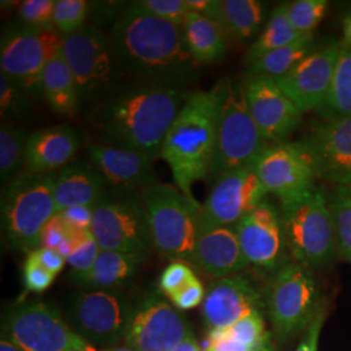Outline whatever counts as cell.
Listing matches in <instances>:
<instances>
[{
    "instance_id": "cell-35",
    "label": "cell",
    "mask_w": 351,
    "mask_h": 351,
    "mask_svg": "<svg viewBox=\"0 0 351 351\" xmlns=\"http://www.w3.org/2000/svg\"><path fill=\"white\" fill-rule=\"evenodd\" d=\"M329 3L326 0H297L287 3V14L291 26L300 34H314L326 17Z\"/></svg>"
},
{
    "instance_id": "cell-39",
    "label": "cell",
    "mask_w": 351,
    "mask_h": 351,
    "mask_svg": "<svg viewBox=\"0 0 351 351\" xmlns=\"http://www.w3.org/2000/svg\"><path fill=\"white\" fill-rule=\"evenodd\" d=\"M133 4L145 12L178 26L184 25L189 13L185 0H137Z\"/></svg>"
},
{
    "instance_id": "cell-20",
    "label": "cell",
    "mask_w": 351,
    "mask_h": 351,
    "mask_svg": "<svg viewBox=\"0 0 351 351\" xmlns=\"http://www.w3.org/2000/svg\"><path fill=\"white\" fill-rule=\"evenodd\" d=\"M342 43L333 40L319 47L289 73L276 78L277 84L302 112L316 111L329 93Z\"/></svg>"
},
{
    "instance_id": "cell-19",
    "label": "cell",
    "mask_w": 351,
    "mask_h": 351,
    "mask_svg": "<svg viewBox=\"0 0 351 351\" xmlns=\"http://www.w3.org/2000/svg\"><path fill=\"white\" fill-rule=\"evenodd\" d=\"M300 142L317 178L335 186L351 185V116L323 120Z\"/></svg>"
},
{
    "instance_id": "cell-7",
    "label": "cell",
    "mask_w": 351,
    "mask_h": 351,
    "mask_svg": "<svg viewBox=\"0 0 351 351\" xmlns=\"http://www.w3.org/2000/svg\"><path fill=\"white\" fill-rule=\"evenodd\" d=\"M62 51L75 77L82 108H95L124 84L125 73L112 39L101 27L85 25L64 36Z\"/></svg>"
},
{
    "instance_id": "cell-52",
    "label": "cell",
    "mask_w": 351,
    "mask_h": 351,
    "mask_svg": "<svg viewBox=\"0 0 351 351\" xmlns=\"http://www.w3.org/2000/svg\"><path fill=\"white\" fill-rule=\"evenodd\" d=\"M69 351H98L97 350V348L94 346V345H91V343H88V341H85V339H82V337H80L78 335H77V337H75V342H73V345H72V348L69 349Z\"/></svg>"
},
{
    "instance_id": "cell-41",
    "label": "cell",
    "mask_w": 351,
    "mask_h": 351,
    "mask_svg": "<svg viewBox=\"0 0 351 351\" xmlns=\"http://www.w3.org/2000/svg\"><path fill=\"white\" fill-rule=\"evenodd\" d=\"M53 0H26L19 5V23L33 27H51L53 19Z\"/></svg>"
},
{
    "instance_id": "cell-53",
    "label": "cell",
    "mask_w": 351,
    "mask_h": 351,
    "mask_svg": "<svg viewBox=\"0 0 351 351\" xmlns=\"http://www.w3.org/2000/svg\"><path fill=\"white\" fill-rule=\"evenodd\" d=\"M0 351H21L14 343H13L12 341H10V339H7V337H1V341H0Z\"/></svg>"
},
{
    "instance_id": "cell-47",
    "label": "cell",
    "mask_w": 351,
    "mask_h": 351,
    "mask_svg": "<svg viewBox=\"0 0 351 351\" xmlns=\"http://www.w3.org/2000/svg\"><path fill=\"white\" fill-rule=\"evenodd\" d=\"M249 346L224 336V330H210L202 351H250Z\"/></svg>"
},
{
    "instance_id": "cell-42",
    "label": "cell",
    "mask_w": 351,
    "mask_h": 351,
    "mask_svg": "<svg viewBox=\"0 0 351 351\" xmlns=\"http://www.w3.org/2000/svg\"><path fill=\"white\" fill-rule=\"evenodd\" d=\"M194 278H197V276L186 262L175 261L169 265H167L162 272L159 280V288L165 295L171 298L177 291L185 288Z\"/></svg>"
},
{
    "instance_id": "cell-17",
    "label": "cell",
    "mask_w": 351,
    "mask_h": 351,
    "mask_svg": "<svg viewBox=\"0 0 351 351\" xmlns=\"http://www.w3.org/2000/svg\"><path fill=\"white\" fill-rule=\"evenodd\" d=\"M243 86L249 111L264 141L269 146L287 142L301 124V110L272 77L247 73Z\"/></svg>"
},
{
    "instance_id": "cell-46",
    "label": "cell",
    "mask_w": 351,
    "mask_h": 351,
    "mask_svg": "<svg viewBox=\"0 0 351 351\" xmlns=\"http://www.w3.org/2000/svg\"><path fill=\"white\" fill-rule=\"evenodd\" d=\"M95 206H77L59 213L68 226L78 230H91Z\"/></svg>"
},
{
    "instance_id": "cell-3",
    "label": "cell",
    "mask_w": 351,
    "mask_h": 351,
    "mask_svg": "<svg viewBox=\"0 0 351 351\" xmlns=\"http://www.w3.org/2000/svg\"><path fill=\"white\" fill-rule=\"evenodd\" d=\"M219 111V86L191 91L169 128L160 158L168 164L176 186L189 199L195 182L210 177L213 167ZM199 204V203H198Z\"/></svg>"
},
{
    "instance_id": "cell-48",
    "label": "cell",
    "mask_w": 351,
    "mask_h": 351,
    "mask_svg": "<svg viewBox=\"0 0 351 351\" xmlns=\"http://www.w3.org/2000/svg\"><path fill=\"white\" fill-rule=\"evenodd\" d=\"M326 308L323 307L320 313L315 317L314 322L310 324V326L306 329L304 337L302 339L300 346L295 351H317V343H319V337L320 332L326 320Z\"/></svg>"
},
{
    "instance_id": "cell-30",
    "label": "cell",
    "mask_w": 351,
    "mask_h": 351,
    "mask_svg": "<svg viewBox=\"0 0 351 351\" xmlns=\"http://www.w3.org/2000/svg\"><path fill=\"white\" fill-rule=\"evenodd\" d=\"M302 37L303 34H300L289 21L287 4H281L271 13L262 33L254 40L246 53L245 62L250 66L264 55L285 47Z\"/></svg>"
},
{
    "instance_id": "cell-13",
    "label": "cell",
    "mask_w": 351,
    "mask_h": 351,
    "mask_svg": "<svg viewBox=\"0 0 351 351\" xmlns=\"http://www.w3.org/2000/svg\"><path fill=\"white\" fill-rule=\"evenodd\" d=\"M130 313L125 298L113 290L82 291L71 307L77 335L99 346H113L125 337Z\"/></svg>"
},
{
    "instance_id": "cell-4",
    "label": "cell",
    "mask_w": 351,
    "mask_h": 351,
    "mask_svg": "<svg viewBox=\"0 0 351 351\" xmlns=\"http://www.w3.org/2000/svg\"><path fill=\"white\" fill-rule=\"evenodd\" d=\"M55 177L25 169L1 190V230L14 250L30 254L42 246V233L58 215Z\"/></svg>"
},
{
    "instance_id": "cell-50",
    "label": "cell",
    "mask_w": 351,
    "mask_h": 351,
    "mask_svg": "<svg viewBox=\"0 0 351 351\" xmlns=\"http://www.w3.org/2000/svg\"><path fill=\"white\" fill-rule=\"evenodd\" d=\"M172 351H202L201 346L198 343V341L195 339L194 333L190 332L188 335V337L185 339H182L175 349Z\"/></svg>"
},
{
    "instance_id": "cell-18",
    "label": "cell",
    "mask_w": 351,
    "mask_h": 351,
    "mask_svg": "<svg viewBox=\"0 0 351 351\" xmlns=\"http://www.w3.org/2000/svg\"><path fill=\"white\" fill-rule=\"evenodd\" d=\"M190 332L186 319L168 302L149 295L132 308L124 339L133 351H172Z\"/></svg>"
},
{
    "instance_id": "cell-29",
    "label": "cell",
    "mask_w": 351,
    "mask_h": 351,
    "mask_svg": "<svg viewBox=\"0 0 351 351\" xmlns=\"http://www.w3.org/2000/svg\"><path fill=\"white\" fill-rule=\"evenodd\" d=\"M264 12V4L258 0H220L219 24L226 37L246 42L261 30Z\"/></svg>"
},
{
    "instance_id": "cell-6",
    "label": "cell",
    "mask_w": 351,
    "mask_h": 351,
    "mask_svg": "<svg viewBox=\"0 0 351 351\" xmlns=\"http://www.w3.org/2000/svg\"><path fill=\"white\" fill-rule=\"evenodd\" d=\"M138 194L154 249L172 262H193L201 204L190 201L177 186L163 182L149 185Z\"/></svg>"
},
{
    "instance_id": "cell-2",
    "label": "cell",
    "mask_w": 351,
    "mask_h": 351,
    "mask_svg": "<svg viewBox=\"0 0 351 351\" xmlns=\"http://www.w3.org/2000/svg\"><path fill=\"white\" fill-rule=\"evenodd\" d=\"M191 91L124 82L93 108L103 145L160 158L164 139Z\"/></svg>"
},
{
    "instance_id": "cell-40",
    "label": "cell",
    "mask_w": 351,
    "mask_h": 351,
    "mask_svg": "<svg viewBox=\"0 0 351 351\" xmlns=\"http://www.w3.org/2000/svg\"><path fill=\"white\" fill-rule=\"evenodd\" d=\"M99 252L101 247L91 233L88 239L66 258V263L72 268L71 280L77 284L82 277L86 276L97 262Z\"/></svg>"
},
{
    "instance_id": "cell-44",
    "label": "cell",
    "mask_w": 351,
    "mask_h": 351,
    "mask_svg": "<svg viewBox=\"0 0 351 351\" xmlns=\"http://www.w3.org/2000/svg\"><path fill=\"white\" fill-rule=\"evenodd\" d=\"M206 290L203 288L199 278H194L191 282H189L185 288L177 291L175 295L171 297L176 307L180 310H191L198 307L204 301Z\"/></svg>"
},
{
    "instance_id": "cell-27",
    "label": "cell",
    "mask_w": 351,
    "mask_h": 351,
    "mask_svg": "<svg viewBox=\"0 0 351 351\" xmlns=\"http://www.w3.org/2000/svg\"><path fill=\"white\" fill-rule=\"evenodd\" d=\"M42 99L56 114L75 117L81 107V98L75 77L60 50L47 64L42 78Z\"/></svg>"
},
{
    "instance_id": "cell-10",
    "label": "cell",
    "mask_w": 351,
    "mask_h": 351,
    "mask_svg": "<svg viewBox=\"0 0 351 351\" xmlns=\"http://www.w3.org/2000/svg\"><path fill=\"white\" fill-rule=\"evenodd\" d=\"M271 323L282 341L306 330L326 307L313 269L290 262L276 272L267 298Z\"/></svg>"
},
{
    "instance_id": "cell-55",
    "label": "cell",
    "mask_w": 351,
    "mask_h": 351,
    "mask_svg": "<svg viewBox=\"0 0 351 351\" xmlns=\"http://www.w3.org/2000/svg\"><path fill=\"white\" fill-rule=\"evenodd\" d=\"M103 351H133L129 348H106Z\"/></svg>"
},
{
    "instance_id": "cell-9",
    "label": "cell",
    "mask_w": 351,
    "mask_h": 351,
    "mask_svg": "<svg viewBox=\"0 0 351 351\" xmlns=\"http://www.w3.org/2000/svg\"><path fill=\"white\" fill-rule=\"evenodd\" d=\"M63 38L53 26L33 27L19 21L4 26L0 38V72L12 78L32 99H42L45 69L62 50Z\"/></svg>"
},
{
    "instance_id": "cell-22",
    "label": "cell",
    "mask_w": 351,
    "mask_h": 351,
    "mask_svg": "<svg viewBox=\"0 0 351 351\" xmlns=\"http://www.w3.org/2000/svg\"><path fill=\"white\" fill-rule=\"evenodd\" d=\"M88 163L104 178L107 186L120 191H139L156 181V158L138 151L126 150L103 143L86 146Z\"/></svg>"
},
{
    "instance_id": "cell-37",
    "label": "cell",
    "mask_w": 351,
    "mask_h": 351,
    "mask_svg": "<svg viewBox=\"0 0 351 351\" xmlns=\"http://www.w3.org/2000/svg\"><path fill=\"white\" fill-rule=\"evenodd\" d=\"M32 97L12 78L0 72V116L1 123L23 116L30 107Z\"/></svg>"
},
{
    "instance_id": "cell-21",
    "label": "cell",
    "mask_w": 351,
    "mask_h": 351,
    "mask_svg": "<svg viewBox=\"0 0 351 351\" xmlns=\"http://www.w3.org/2000/svg\"><path fill=\"white\" fill-rule=\"evenodd\" d=\"M262 308V295L250 280L233 275L217 278L206 290L202 316L210 330H224Z\"/></svg>"
},
{
    "instance_id": "cell-5",
    "label": "cell",
    "mask_w": 351,
    "mask_h": 351,
    "mask_svg": "<svg viewBox=\"0 0 351 351\" xmlns=\"http://www.w3.org/2000/svg\"><path fill=\"white\" fill-rule=\"evenodd\" d=\"M219 111L216 147L210 178L256 163L269 146L251 116L243 80L224 78L217 82Z\"/></svg>"
},
{
    "instance_id": "cell-33",
    "label": "cell",
    "mask_w": 351,
    "mask_h": 351,
    "mask_svg": "<svg viewBox=\"0 0 351 351\" xmlns=\"http://www.w3.org/2000/svg\"><path fill=\"white\" fill-rule=\"evenodd\" d=\"M25 130L4 121L0 126V180L1 188L10 185L26 169Z\"/></svg>"
},
{
    "instance_id": "cell-34",
    "label": "cell",
    "mask_w": 351,
    "mask_h": 351,
    "mask_svg": "<svg viewBox=\"0 0 351 351\" xmlns=\"http://www.w3.org/2000/svg\"><path fill=\"white\" fill-rule=\"evenodd\" d=\"M328 203L339 255L351 262V185L335 186Z\"/></svg>"
},
{
    "instance_id": "cell-1",
    "label": "cell",
    "mask_w": 351,
    "mask_h": 351,
    "mask_svg": "<svg viewBox=\"0 0 351 351\" xmlns=\"http://www.w3.org/2000/svg\"><path fill=\"white\" fill-rule=\"evenodd\" d=\"M117 59L130 81L188 90L201 65L190 55L182 26L158 19L130 1L110 32Z\"/></svg>"
},
{
    "instance_id": "cell-16",
    "label": "cell",
    "mask_w": 351,
    "mask_h": 351,
    "mask_svg": "<svg viewBox=\"0 0 351 351\" xmlns=\"http://www.w3.org/2000/svg\"><path fill=\"white\" fill-rule=\"evenodd\" d=\"M239 245L249 264L267 272H278L293 262L282 226L281 211L262 202L236 226Z\"/></svg>"
},
{
    "instance_id": "cell-54",
    "label": "cell",
    "mask_w": 351,
    "mask_h": 351,
    "mask_svg": "<svg viewBox=\"0 0 351 351\" xmlns=\"http://www.w3.org/2000/svg\"><path fill=\"white\" fill-rule=\"evenodd\" d=\"M250 351H276L274 348H272V345H271V341H269V337L263 341L261 345H258V346H255V348H252Z\"/></svg>"
},
{
    "instance_id": "cell-8",
    "label": "cell",
    "mask_w": 351,
    "mask_h": 351,
    "mask_svg": "<svg viewBox=\"0 0 351 351\" xmlns=\"http://www.w3.org/2000/svg\"><path fill=\"white\" fill-rule=\"evenodd\" d=\"M291 261L310 269L324 268L339 254L328 193L315 186L298 199L281 206Z\"/></svg>"
},
{
    "instance_id": "cell-49",
    "label": "cell",
    "mask_w": 351,
    "mask_h": 351,
    "mask_svg": "<svg viewBox=\"0 0 351 351\" xmlns=\"http://www.w3.org/2000/svg\"><path fill=\"white\" fill-rule=\"evenodd\" d=\"M189 11L201 13L203 16L219 23L220 0H185Z\"/></svg>"
},
{
    "instance_id": "cell-23",
    "label": "cell",
    "mask_w": 351,
    "mask_h": 351,
    "mask_svg": "<svg viewBox=\"0 0 351 351\" xmlns=\"http://www.w3.org/2000/svg\"><path fill=\"white\" fill-rule=\"evenodd\" d=\"M202 271L217 278L243 271L247 265L239 245L236 226H216L198 213V234L193 262Z\"/></svg>"
},
{
    "instance_id": "cell-11",
    "label": "cell",
    "mask_w": 351,
    "mask_h": 351,
    "mask_svg": "<svg viewBox=\"0 0 351 351\" xmlns=\"http://www.w3.org/2000/svg\"><path fill=\"white\" fill-rule=\"evenodd\" d=\"M91 233L101 250L146 256L154 249L145 207L134 191L106 193L95 204Z\"/></svg>"
},
{
    "instance_id": "cell-38",
    "label": "cell",
    "mask_w": 351,
    "mask_h": 351,
    "mask_svg": "<svg viewBox=\"0 0 351 351\" xmlns=\"http://www.w3.org/2000/svg\"><path fill=\"white\" fill-rule=\"evenodd\" d=\"M224 336L241 342L250 349L261 345L268 339V333L264 326L263 315L262 313H256L241 319L236 324L224 329Z\"/></svg>"
},
{
    "instance_id": "cell-43",
    "label": "cell",
    "mask_w": 351,
    "mask_h": 351,
    "mask_svg": "<svg viewBox=\"0 0 351 351\" xmlns=\"http://www.w3.org/2000/svg\"><path fill=\"white\" fill-rule=\"evenodd\" d=\"M55 277V275L40 267L30 256L26 258L24 263V285L27 291L42 293L47 290L53 282Z\"/></svg>"
},
{
    "instance_id": "cell-25",
    "label": "cell",
    "mask_w": 351,
    "mask_h": 351,
    "mask_svg": "<svg viewBox=\"0 0 351 351\" xmlns=\"http://www.w3.org/2000/svg\"><path fill=\"white\" fill-rule=\"evenodd\" d=\"M101 173L84 160H73L56 172L55 202L58 215L77 206H95L107 193Z\"/></svg>"
},
{
    "instance_id": "cell-36",
    "label": "cell",
    "mask_w": 351,
    "mask_h": 351,
    "mask_svg": "<svg viewBox=\"0 0 351 351\" xmlns=\"http://www.w3.org/2000/svg\"><path fill=\"white\" fill-rule=\"evenodd\" d=\"M91 3L86 0H58L53 8V27L63 36H69L86 25Z\"/></svg>"
},
{
    "instance_id": "cell-45",
    "label": "cell",
    "mask_w": 351,
    "mask_h": 351,
    "mask_svg": "<svg viewBox=\"0 0 351 351\" xmlns=\"http://www.w3.org/2000/svg\"><path fill=\"white\" fill-rule=\"evenodd\" d=\"M27 256H30L34 262H37L40 267H43L55 276H58L62 272L64 265L66 263V259L60 252L47 247H39L37 250L32 251Z\"/></svg>"
},
{
    "instance_id": "cell-51",
    "label": "cell",
    "mask_w": 351,
    "mask_h": 351,
    "mask_svg": "<svg viewBox=\"0 0 351 351\" xmlns=\"http://www.w3.org/2000/svg\"><path fill=\"white\" fill-rule=\"evenodd\" d=\"M342 33H343V38H342V46L343 47H351V13L349 16L345 17L343 24H342Z\"/></svg>"
},
{
    "instance_id": "cell-32",
    "label": "cell",
    "mask_w": 351,
    "mask_h": 351,
    "mask_svg": "<svg viewBox=\"0 0 351 351\" xmlns=\"http://www.w3.org/2000/svg\"><path fill=\"white\" fill-rule=\"evenodd\" d=\"M316 47L315 34H306L285 47L272 51L249 66V75H263L280 78L289 73L304 58L313 53Z\"/></svg>"
},
{
    "instance_id": "cell-12",
    "label": "cell",
    "mask_w": 351,
    "mask_h": 351,
    "mask_svg": "<svg viewBox=\"0 0 351 351\" xmlns=\"http://www.w3.org/2000/svg\"><path fill=\"white\" fill-rule=\"evenodd\" d=\"M268 194H274L281 206L298 199L316 186V173L301 142H284L268 146L255 163Z\"/></svg>"
},
{
    "instance_id": "cell-14",
    "label": "cell",
    "mask_w": 351,
    "mask_h": 351,
    "mask_svg": "<svg viewBox=\"0 0 351 351\" xmlns=\"http://www.w3.org/2000/svg\"><path fill=\"white\" fill-rule=\"evenodd\" d=\"M213 182V190L199 210V216L216 226H237L265 201L268 194L256 173L255 164L229 171Z\"/></svg>"
},
{
    "instance_id": "cell-31",
    "label": "cell",
    "mask_w": 351,
    "mask_h": 351,
    "mask_svg": "<svg viewBox=\"0 0 351 351\" xmlns=\"http://www.w3.org/2000/svg\"><path fill=\"white\" fill-rule=\"evenodd\" d=\"M315 113L324 121L351 116V47L342 46L332 86Z\"/></svg>"
},
{
    "instance_id": "cell-26",
    "label": "cell",
    "mask_w": 351,
    "mask_h": 351,
    "mask_svg": "<svg viewBox=\"0 0 351 351\" xmlns=\"http://www.w3.org/2000/svg\"><path fill=\"white\" fill-rule=\"evenodd\" d=\"M182 30L190 55L201 66L226 59L229 38L219 23L201 13L189 11Z\"/></svg>"
},
{
    "instance_id": "cell-15",
    "label": "cell",
    "mask_w": 351,
    "mask_h": 351,
    "mask_svg": "<svg viewBox=\"0 0 351 351\" xmlns=\"http://www.w3.org/2000/svg\"><path fill=\"white\" fill-rule=\"evenodd\" d=\"M3 333L21 351H69L77 337L62 315L43 302L25 303L11 310Z\"/></svg>"
},
{
    "instance_id": "cell-24",
    "label": "cell",
    "mask_w": 351,
    "mask_h": 351,
    "mask_svg": "<svg viewBox=\"0 0 351 351\" xmlns=\"http://www.w3.org/2000/svg\"><path fill=\"white\" fill-rule=\"evenodd\" d=\"M80 145V133L72 126L55 125L36 130L27 138L26 171L56 173L73 162Z\"/></svg>"
},
{
    "instance_id": "cell-28",
    "label": "cell",
    "mask_w": 351,
    "mask_h": 351,
    "mask_svg": "<svg viewBox=\"0 0 351 351\" xmlns=\"http://www.w3.org/2000/svg\"><path fill=\"white\" fill-rule=\"evenodd\" d=\"M143 261L145 256L139 255L101 250L93 269L77 284L93 288V290L120 288L134 277Z\"/></svg>"
}]
</instances>
